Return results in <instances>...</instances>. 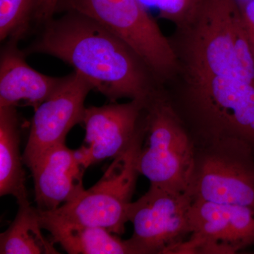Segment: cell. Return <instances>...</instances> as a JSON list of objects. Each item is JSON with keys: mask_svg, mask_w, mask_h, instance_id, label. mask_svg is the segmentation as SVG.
Masks as SVG:
<instances>
[{"mask_svg": "<svg viewBox=\"0 0 254 254\" xmlns=\"http://www.w3.org/2000/svg\"><path fill=\"white\" fill-rule=\"evenodd\" d=\"M38 0H0V40L19 41L33 21Z\"/></svg>", "mask_w": 254, "mask_h": 254, "instance_id": "cell-16", "label": "cell"}, {"mask_svg": "<svg viewBox=\"0 0 254 254\" xmlns=\"http://www.w3.org/2000/svg\"><path fill=\"white\" fill-rule=\"evenodd\" d=\"M169 38L177 66L164 93L195 146L237 139L254 150V58L237 0H202Z\"/></svg>", "mask_w": 254, "mask_h": 254, "instance_id": "cell-1", "label": "cell"}, {"mask_svg": "<svg viewBox=\"0 0 254 254\" xmlns=\"http://www.w3.org/2000/svg\"><path fill=\"white\" fill-rule=\"evenodd\" d=\"M39 210L30 203L18 205V213L0 235L1 254H59L53 239L43 234Z\"/></svg>", "mask_w": 254, "mask_h": 254, "instance_id": "cell-15", "label": "cell"}, {"mask_svg": "<svg viewBox=\"0 0 254 254\" xmlns=\"http://www.w3.org/2000/svg\"><path fill=\"white\" fill-rule=\"evenodd\" d=\"M91 165L85 145L71 150L64 143L53 148L31 170L36 208L52 211L77 198L85 190L83 175Z\"/></svg>", "mask_w": 254, "mask_h": 254, "instance_id": "cell-11", "label": "cell"}, {"mask_svg": "<svg viewBox=\"0 0 254 254\" xmlns=\"http://www.w3.org/2000/svg\"><path fill=\"white\" fill-rule=\"evenodd\" d=\"M10 38L0 57V107L29 106L36 110L55 91L63 77L37 71L26 61V54Z\"/></svg>", "mask_w": 254, "mask_h": 254, "instance_id": "cell-12", "label": "cell"}, {"mask_svg": "<svg viewBox=\"0 0 254 254\" xmlns=\"http://www.w3.org/2000/svg\"><path fill=\"white\" fill-rule=\"evenodd\" d=\"M202 0H159L156 7L160 17L180 26L198 11Z\"/></svg>", "mask_w": 254, "mask_h": 254, "instance_id": "cell-17", "label": "cell"}, {"mask_svg": "<svg viewBox=\"0 0 254 254\" xmlns=\"http://www.w3.org/2000/svg\"><path fill=\"white\" fill-rule=\"evenodd\" d=\"M144 141L138 160L140 175L150 185L187 192L194 168L195 147L163 88L146 105Z\"/></svg>", "mask_w": 254, "mask_h": 254, "instance_id": "cell-3", "label": "cell"}, {"mask_svg": "<svg viewBox=\"0 0 254 254\" xmlns=\"http://www.w3.org/2000/svg\"><path fill=\"white\" fill-rule=\"evenodd\" d=\"M60 11L86 15L113 32L141 57L163 87L176 72L169 36L139 0H60Z\"/></svg>", "mask_w": 254, "mask_h": 254, "instance_id": "cell-4", "label": "cell"}, {"mask_svg": "<svg viewBox=\"0 0 254 254\" xmlns=\"http://www.w3.org/2000/svg\"><path fill=\"white\" fill-rule=\"evenodd\" d=\"M39 28L24 53L68 64L110 103L128 98L148 103L163 88L131 47L89 16L66 11Z\"/></svg>", "mask_w": 254, "mask_h": 254, "instance_id": "cell-2", "label": "cell"}, {"mask_svg": "<svg viewBox=\"0 0 254 254\" xmlns=\"http://www.w3.org/2000/svg\"><path fill=\"white\" fill-rule=\"evenodd\" d=\"M60 0H38L33 21L38 27L49 21L57 11Z\"/></svg>", "mask_w": 254, "mask_h": 254, "instance_id": "cell-19", "label": "cell"}, {"mask_svg": "<svg viewBox=\"0 0 254 254\" xmlns=\"http://www.w3.org/2000/svg\"><path fill=\"white\" fill-rule=\"evenodd\" d=\"M242 25L254 58V0H237Z\"/></svg>", "mask_w": 254, "mask_h": 254, "instance_id": "cell-18", "label": "cell"}, {"mask_svg": "<svg viewBox=\"0 0 254 254\" xmlns=\"http://www.w3.org/2000/svg\"><path fill=\"white\" fill-rule=\"evenodd\" d=\"M187 193L193 200L254 207V150L225 139L196 147Z\"/></svg>", "mask_w": 254, "mask_h": 254, "instance_id": "cell-6", "label": "cell"}, {"mask_svg": "<svg viewBox=\"0 0 254 254\" xmlns=\"http://www.w3.org/2000/svg\"><path fill=\"white\" fill-rule=\"evenodd\" d=\"M20 119L15 107H0V195L30 203L20 152Z\"/></svg>", "mask_w": 254, "mask_h": 254, "instance_id": "cell-14", "label": "cell"}, {"mask_svg": "<svg viewBox=\"0 0 254 254\" xmlns=\"http://www.w3.org/2000/svg\"><path fill=\"white\" fill-rule=\"evenodd\" d=\"M92 90L91 83L73 71L63 76L55 91L35 110L23 154V163L30 170L53 148L65 143L70 130L82 123L85 100Z\"/></svg>", "mask_w": 254, "mask_h": 254, "instance_id": "cell-9", "label": "cell"}, {"mask_svg": "<svg viewBox=\"0 0 254 254\" xmlns=\"http://www.w3.org/2000/svg\"><path fill=\"white\" fill-rule=\"evenodd\" d=\"M190 235L168 254H235L254 247V207L193 200Z\"/></svg>", "mask_w": 254, "mask_h": 254, "instance_id": "cell-8", "label": "cell"}, {"mask_svg": "<svg viewBox=\"0 0 254 254\" xmlns=\"http://www.w3.org/2000/svg\"><path fill=\"white\" fill-rule=\"evenodd\" d=\"M145 126L146 118L130 144L114 158L99 181L52 213L69 221L103 227L118 236L123 235L140 175L138 160L144 141Z\"/></svg>", "mask_w": 254, "mask_h": 254, "instance_id": "cell-5", "label": "cell"}, {"mask_svg": "<svg viewBox=\"0 0 254 254\" xmlns=\"http://www.w3.org/2000/svg\"><path fill=\"white\" fill-rule=\"evenodd\" d=\"M147 103L130 100L86 108L82 123L86 130L85 143L91 165L115 158L126 149L144 125Z\"/></svg>", "mask_w": 254, "mask_h": 254, "instance_id": "cell-10", "label": "cell"}, {"mask_svg": "<svg viewBox=\"0 0 254 254\" xmlns=\"http://www.w3.org/2000/svg\"><path fill=\"white\" fill-rule=\"evenodd\" d=\"M39 210L42 227L69 254H133L128 240L103 227L69 221Z\"/></svg>", "mask_w": 254, "mask_h": 254, "instance_id": "cell-13", "label": "cell"}, {"mask_svg": "<svg viewBox=\"0 0 254 254\" xmlns=\"http://www.w3.org/2000/svg\"><path fill=\"white\" fill-rule=\"evenodd\" d=\"M193 199L180 192L150 185L145 194L132 201L127 219L133 226L128 239L133 254H168L190 235Z\"/></svg>", "mask_w": 254, "mask_h": 254, "instance_id": "cell-7", "label": "cell"}, {"mask_svg": "<svg viewBox=\"0 0 254 254\" xmlns=\"http://www.w3.org/2000/svg\"><path fill=\"white\" fill-rule=\"evenodd\" d=\"M139 1H141V4H143L147 9L148 6H157L159 0H139Z\"/></svg>", "mask_w": 254, "mask_h": 254, "instance_id": "cell-20", "label": "cell"}]
</instances>
